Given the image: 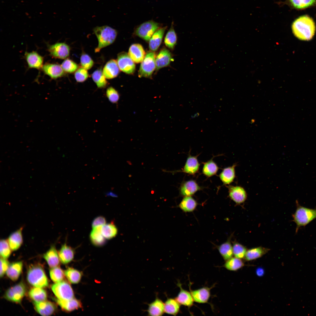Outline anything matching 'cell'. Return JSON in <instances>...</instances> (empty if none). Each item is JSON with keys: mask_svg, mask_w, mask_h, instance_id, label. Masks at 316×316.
Instances as JSON below:
<instances>
[{"mask_svg": "<svg viewBox=\"0 0 316 316\" xmlns=\"http://www.w3.org/2000/svg\"><path fill=\"white\" fill-rule=\"evenodd\" d=\"M24 56L28 68L38 70L41 69L43 65L44 58L37 52L26 51L25 53Z\"/></svg>", "mask_w": 316, "mask_h": 316, "instance_id": "cell-14", "label": "cell"}, {"mask_svg": "<svg viewBox=\"0 0 316 316\" xmlns=\"http://www.w3.org/2000/svg\"><path fill=\"white\" fill-rule=\"evenodd\" d=\"M197 203L191 196H185L183 198L179 206L185 212H190L196 208Z\"/></svg>", "mask_w": 316, "mask_h": 316, "instance_id": "cell-35", "label": "cell"}, {"mask_svg": "<svg viewBox=\"0 0 316 316\" xmlns=\"http://www.w3.org/2000/svg\"><path fill=\"white\" fill-rule=\"evenodd\" d=\"M228 187L230 198L236 204L243 203L246 200L247 193L243 187L238 186H229Z\"/></svg>", "mask_w": 316, "mask_h": 316, "instance_id": "cell-11", "label": "cell"}, {"mask_svg": "<svg viewBox=\"0 0 316 316\" xmlns=\"http://www.w3.org/2000/svg\"><path fill=\"white\" fill-rule=\"evenodd\" d=\"M180 305L175 298H167L164 303V312L176 316L179 312Z\"/></svg>", "mask_w": 316, "mask_h": 316, "instance_id": "cell-33", "label": "cell"}, {"mask_svg": "<svg viewBox=\"0 0 316 316\" xmlns=\"http://www.w3.org/2000/svg\"><path fill=\"white\" fill-rule=\"evenodd\" d=\"M147 310L148 315L152 316L162 315L164 312V303L157 297L155 300L148 304Z\"/></svg>", "mask_w": 316, "mask_h": 316, "instance_id": "cell-26", "label": "cell"}, {"mask_svg": "<svg viewBox=\"0 0 316 316\" xmlns=\"http://www.w3.org/2000/svg\"><path fill=\"white\" fill-rule=\"evenodd\" d=\"M200 164L197 156L189 155L182 171L191 175L196 173L199 169Z\"/></svg>", "mask_w": 316, "mask_h": 316, "instance_id": "cell-28", "label": "cell"}, {"mask_svg": "<svg viewBox=\"0 0 316 316\" xmlns=\"http://www.w3.org/2000/svg\"><path fill=\"white\" fill-rule=\"evenodd\" d=\"M155 53L152 51H148L146 53L144 59L141 62L138 71L139 77L150 78L156 69Z\"/></svg>", "mask_w": 316, "mask_h": 316, "instance_id": "cell-5", "label": "cell"}, {"mask_svg": "<svg viewBox=\"0 0 316 316\" xmlns=\"http://www.w3.org/2000/svg\"><path fill=\"white\" fill-rule=\"evenodd\" d=\"M49 274L51 279L55 283L63 281L65 275L63 270L58 266L51 268Z\"/></svg>", "mask_w": 316, "mask_h": 316, "instance_id": "cell-43", "label": "cell"}, {"mask_svg": "<svg viewBox=\"0 0 316 316\" xmlns=\"http://www.w3.org/2000/svg\"><path fill=\"white\" fill-rule=\"evenodd\" d=\"M93 31L98 40V46L95 50L96 53L113 43L117 34L116 30L107 25L97 26Z\"/></svg>", "mask_w": 316, "mask_h": 316, "instance_id": "cell-2", "label": "cell"}, {"mask_svg": "<svg viewBox=\"0 0 316 316\" xmlns=\"http://www.w3.org/2000/svg\"><path fill=\"white\" fill-rule=\"evenodd\" d=\"M233 255L237 258L244 259L247 250L246 247L237 242L233 243L232 246Z\"/></svg>", "mask_w": 316, "mask_h": 316, "instance_id": "cell-44", "label": "cell"}, {"mask_svg": "<svg viewBox=\"0 0 316 316\" xmlns=\"http://www.w3.org/2000/svg\"><path fill=\"white\" fill-rule=\"evenodd\" d=\"M25 284L20 282L8 289L5 292L4 297L6 300L16 303H20L26 292Z\"/></svg>", "mask_w": 316, "mask_h": 316, "instance_id": "cell-8", "label": "cell"}, {"mask_svg": "<svg viewBox=\"0 0 316 316\" xmlns=\"http://www.w3.org/2000/svg\"><path fill=\"white\" fill-rule=\"evenodd\" d=\"M61 66L65 72L69 73H72L75 71L78 67L76 63L69 59H65L62 63Z\"/></svg>", "mask_w": 316, "mask_h": 316, "instance_id": "cell-45", "label": "cell"}, {"mask_svg": "<svg viewBox=\"0 0 316 316\" xmlns=\"http://www.w3.org/2000/svg\"><path fill=\"white\" fill-rule=\"evenodd\" d=\"M105 218L102 216H98L94 219L92 223L93 228L99 226H102L106 224Z\"/></svg>", "mask_w": 316, "mask_h": 316, "instance_id": "cell-50", "label": "cell"}, {"mask_svg": "<svg viewBox=\"0 0 316 316\" xmlns=\"http://www.w3.org/2000/svg\"><path fill=\"white\" fill-rule=\"evenodd\" d=\"M296 202L297 208L292 217L293 221L296 225V232L297 233L300 227L305 226L316 218V209L302 206L298 201Z\"/></svg>", "mask_w": 316, "mask_h": 316, "instance_id": "cell-3", "label": "cell"}, {"mask_svg": "<svg viewBox=\"0 0 316 316\" xmlns=\"http://www.w3.org/2000/svg\"><path fill=\"white\" fill-rule=\"evenodd\" d=\"M29 295L34 301L39 302L46 300L47 294L46 291L42 288L35 287L31 289Z\"/></svg>", "mask_w": 316, "mask_h": 316, "instance_id": "cell-37", "label": "cell"}, {"mask_svg": "<svg viewBox=\"0 0 316 316\" xmlns=\"http://www.w3.org/2000/svg\"><path fill=\"white\" fill-rule=\"evenodd\" d=\"M128 54L135 63H139L142 61L146 54L142 45L136 43L130 46Z\"/></svg>", "mask_w": 316, "mask_h": 316, "instance_id": "cell-17", "label": "cell"}, {"mask_svg": "<svg viewBox=\"0 0 316 316\" xmlns=\"http://www.w3.org/2000/svg\"><path fill=\"white\" fill-rule=\"evenodd\" d=\"M91 76L92 80L98 87L103 88L107 85V81L101 69H99L95 71Z\"/></svg>", "mask_w": 316, "mask_h": 316, "instance_id": "cell-41", "label": "cell"}, {"mask_svg": "<svg viewBox=\"0 0 316 316\" xmlns=\"http://www.w3.org/2000/svg\"><path fill=\"white\" fill-rule=\"evenodd\" d=\"M117 61L120 70L123 72L128 74H132L135 72V62L126 52L123 51L118 54Z\"/></svg>", "mask_w": 316, "mask_h": 316, "instance_id": "cell-9", "label": "cell"}, {"mask_svg": "<svg viewBox=\"0 0 316 316\" xmlns=\"http://www.w3.org/2000/svg\"><path fill=\"white\" fill-rule=\"evenodd\" d=\"M277 3L281 6L287 5L292 8L302 10L316 6V0H286Z\"/></svg>", "mask_w": 316, "mask_h": 316, "instance_id": "cell-13", "label": "cell"}, {"mask_svg": "<svg viewBox=\"0 0 316 316\" xmlns=\"http://www.w3.org/2000/svg\"><path fill=\"white\" fill-rule=\"evenodd\" d=\"M199 115V114L198 113H197L195 114L194 115H192L191 116V118H193L196 117H197Z\"/></svg>", "mask_w": 316, "mask_h": 316, "instance_id": "cell-53", "label": "cell"}, {"mask_svg": "<svg viewBox=\"0 0 316 316\" xmlns=\"http://www.w3.org/2000/svg\"><path fill=\"white\" fill-rule=\"evenodd\" d=\"M51 289L57 298L62 300H69L74 298V293L70 285L64 281L55 283Z\"/></svg>", "mask_w": 316, "mask_h": 316, "instance_id": "cell-7", "label": "cell"}, {"mask_svg": "<svg viewBox=\"0 0 316 316\" xmlns=\"http://www.w3.org/2000/svg\"><path fill=\"white\" fill-rule=\"evenodd\" d=\"M264 270L262 269L259 268L257 269L256 271V273L258 276H261L263 275L264 274Z\"/></svg>", "mask_w": 316, "mask_h": 316, "instance_id": "cell-52", "label": "cell"}, {"mask_svg": "<svg viewBox=\"0 0 316 316\" xmlns=\"http://www.w3.org/2000/svg\"><path fill=\"white\" fill-rule=\"evenodd\" d=\"M43 257L51 268L57 267L59 263L60 259L54 245L51 246L49 249L43 255Z\"/></svg>", "mask_w": 316, "mask_h": 316, "instance_id": "cell-27", "label": "cell"}, {"mask_svg": "<svg viewBox=\"0 0 316 316\" xmlns=\"http://www.w3.org/2000/svg\"><path fill=\"white\" fill-rule=\"evenodd\" d=\"M174 22H172L171 26L166 35L164 40L165 45L171 50L174 49L177 41V36L174 28Z\"/></svg>", "mask_w": 316, "mask_h": 316, "instance_id": "cell-34", "label": "cell"}, {"mask_svg": "<svg viewBox=\"0 0 316 316\" xmlns=\"http://www.w3.org/2000/svg\"><path fill=\"white\" fill-rule=\"evenodd\" d=\"M9 262L6 259L1 257L0 276H3L9 266Z\"/></svg>", "mask_w": 316, "mask_h": 316, "instance_id": "cell-51", "label": "cell"}, {"mask_svg": "<svg viewBox=\"0 0 316 316\" xmlns=\"http://www.w3.org/2000/svg\"><path fill=\"white\" fill-rule=\"evenodd\" d=\"M224 265V267L231 271H236L243 267L244 264L241 259L232 257L226 261Z\"/></svg>", "mask_w": 316, "mask_h": 316, "instance_id": "cell-40", "label": "cell"}, {"mask_svg": "<svg viewBox=\"0 0 316 316\" xmlns=\"http://www.w3.org/2000/svg\"><path fill=\"white\" fill-rule=\"evenodd\" d=\"M64 273L68 281L71 284H78L81 279L82 272L73 268H68L65 271Z\"/></svg>", "mask_w": 316, "mask_h": 316, "instance_id": "cell-38", "label": "cell"}, {"mask_svg": "<svg viewBox=\"0 0 316 316\" xmlns=\"http://www.w3.org/2000/svg\"><path fill=\"white\" fill-rule=\"evenodd\" d=\"M236 164L232 166L225 168L219 175L220 179L225 185H229L234 181L235 177V168Z\"/></svg>", "mask_w": 316, "mask_h": 316, "instance_id": "cell-31", "label": "cell"}, {"mask_svg": "<svg viewBox=\"0 0 316 316\" xmlns=\"http://www.w3.org/2000/svg\"><path fill=\"white\" fill-rule=\"evenodd\" d=\"M102 226L93 228L90 235V238L92 244L96 247H101L104 245L106 239L101 232Z\"/></svg>", "mask_w": 316, "mask_h": 316, "instance_id": "cell-30", "label": "cell"}, {"mask_svg": "<svg viewBox=\"0 0 316 316\" xmlns=\"http://www.w3.org/2000/svg\"><path fill=\"white\" fill-rule=\"evenodd\" d=\"M117 61L112 59L108 61L103 69V73L106 78L111 79L116 77L120 72Z\"/></svg>", "mask_w": 316, "mask_h": 316, "instance_id": "cell-18", "label": "cell"}, {"mask_svg": "<svg viewBox=\"0 0 316 316\" xmlns=\"http://www.w3.org/2000/svg\"><path fill=\"white\" fill-rule=\"evenodd\" d=\"M23 262L19 261L13 263L9 265L6 273L7 276L13 281L16 280L22 271Z\"/></svg>", "mask_w": 316, "mask_h": 316, "instance_id": "cell-32", "label": "cell"}, {"mask_svg": "<svg viewBox=\"0 0 316 316\" xmlns=\"http://www.w3.org/2000/svg\"><path fill=\"white\" fill-rule=\"evenodd\" d=\"M210 288L207 287L190 290V293L194 301L196 303H204L207 302L210 296Z\"/></svg>", "mask_w": 316, "mask_h": 316, "instance_id": "cell-22", "label": "cell"}, {"mask_svg": "<svg viewBox=\"0 0 316 316\" xmlns=\"http://www.w3.org/2000/svg\"><path fill=\"white\" fill-rule=\"evenodd\" d=\"M27 279L28 282L35 287L43 288L48 285V279L44 269L39 265H33L30 267Z\"/></svg>", "mask_w": 316, "mask_h": 316, "instance_id": "cell-4", "label": "cell"}, {"mask_svg": "<svg viewBox=\"0 0 316 316\" xmlns=\"http://www.w3.org/2000/svg\"><path fill=\"white\" fill-rule=\"evenodd\" d=\"M47 49L50 55L56 59H65L70 54V47L65 43L57 42L48 45Z\"/></svg>", "mask_w": 316, "mask_h": 316, "instance_id": "cell-10", "label": "cell"}, {"mask_svg": "<svg viewBox=\"0 0 316 316\" xmlns=\"http://www.w3.org/2000/svg\"><path fill=\"white\" fill-rule=\"evenodd\" d=\"M43 73L51 78L56 79L63 76L65 71L61 65L57 63H47L41 68Z\"/></svg>", "mask_w": 316, "mask_h": 316, "instance_id": "cell-12", "label": "cell"}, {"mask_svg": "<svg viewBox=\"0 0 316 316\" xmlns=\"http://www.w3.org/2000/svg\"><path fill=\"white\" fill-rule=\"evenodd\" d=\"M161 27L159 23L153 20H149L138 26L135 30L134 34L145 41L148 42L154 33Z\"/></svg>", "mask_w": 316, "mask_h": 316, "instance_id": "cell-6", "label": "cell"}, {"mask_svg": "<svg viewBox=\"0 0 316 316\" xmlns=\"http://www.w3.org/2000/svg\"><path fill=\"white\" fill-rule=\"evenodd\" d=\"M106 96L111 103H117L119 99L120 96L118 92L112 87H109L106 92Z\"/></svg>", "mask_w": 316, "mask_h": 316, "instance_id": "cell-49", "label": "cell"}, {"mask_svg": "<svg viewBox=\"0 0 316 316\" xmlns=\"http://www.w3.org/2000/svg\"><path fill=\"white\" fill-rule=\"evenodd\" d=\"M75 79L78 82H83L86 80L89 77L87 70L83 67L78 68L74 74Z\"/></svg>", "mask_w": 316, "mask_h": 316, "instance_id": "cell-48", "label": "cell"}, {"mask_svg": "<svg viewBox=\"0 0 316 316\" xmlns=\"http://www.w3.org/2000/svg\"><path fill=\"white\" fill-rule=\"evenodd\" d=\"M11 249L7 240L2 239L0 241V254L1 257L6 259L10 256Z\"/></svg>", "mask_w": 316, "mask_h": 316, "instance_id": "cell-46", "label": "cell"}, {"mask_svg": "<svg viewBox=\"0 0 316 316\" xmlns=\"http://www.w3.org/2000/svg\"><path fill=\"white\" fill-rule=\"evenodd\" d=\"M177 286L180 288V291L175 298V299L180 305L188 307L192 306L194 300L190 292L183 289L179 281L177 283Z\"/></svg>", "mask_w": 316, "mask_h": 316, "instance_id": "cell-21", "label": "cell"}, {"mask_svg": "<svg viewBox=\"0 0 316 316\" xmlns=\"http://www.w3.org/2000/svg\"><path fill=\"white\" fill-rule=\"evenodd\" d=\"M291 28L293 33L298 39L309 40L313 37L315 25L313 19L307 15L300 16L293 22Z\"/></svg>", "mask_w": 316, "mask_h": 316, "instance_id": "cell-1", "label": "cell"}, {"mask_svg": "<svg viewBox=\"0 0 316 316\" xmlns=\"http://www.w3.org/2000/svg\"><path fill=\"white\" fill-rule=\"evenodd\" d=\"M218 249L224 259L226 261L233 256V247L230 240L222 244Z\"/></svg>", "mask_w": 316, "mask_h": 316, "instance_id": "cell-36", "label": "cell"}, {"mask_svg": "<svg viewBox=\"0 0 316 316\" xmlns=\"http://www.w3.org/2000/svg\"><path fill=\"white\" fill-rule=\"evenodd\" d=\"M167 27H161L153 35L149 42V48L152 51H157L160 46Z\"/></svg>", "mask_w": 316, "mask_h": 316, "instance_id": "cell-24", "label": "cell"}, {"mask_svg": "<svg viewBox=\"0 0 316 316\" xmlns=\"http://www.w3.org/2000/svg\"><path fill=\"white\" fill-rule=\"evenodd\" d=\"M172 59L170 51L165 48L161 49L156 57L155 59L156 70L169 66Z\"/></svg>", "mask_w": 316, "mask_h": 316, "instance_id": "cell-15", "label": "cell"}, {"mask_svg": "<svg viewBox=\"0 0 316 316\" xmlns=\"http://www.w3.org/2000/svg\"><path fill=\"white\" fill-rule=\"evenodd\" d=\"M218 169L217 164L211 159L204 163L202 171L204 175L209 177L216 174Z\"/></svg>", "mask_w": 316, "mask_h": 316, "instance_id": "cell-42", "label": "cell"}, {"mask_svg": "<svg viewBox=\"0 0 316 316\" xmlns=\"http://www.w3.org/2000/svg\"><path fill=\"white\" fill-rule=\"evenodd\" d=\"M80 64L82 67L88 70L93 66L94 62L91 57L87 54L83 53L80 58Z\"/></svg>", "mask_w": 316, "mask_h": 316, "instance_id": "cell-47", "label": "cell"}, {"mask_svg": "<svg viewBox=\"0 0 316 316\" xmlns=\"http://www.w3.org/2000/svg\"><path fill=\"white\" fill-rule=\"evenodd\" d=\"M58 253L61 262L63 264H66L73 259L75 251L73 248L65 243L62 245Z\"/></svg>", "mask_w": 316, "mask_h": 316, "instance_id": "cell-23", "label": "cell"}, {"mask_svg": "<svg viewBox=\"0 0 316 316\" xmlns=\"http://www.w3.org/2000/svg\"><path fill=\"white\" fill-rule=\"evenodd\" d=\"M57 303L64 311L70 312L81 308L82 304L78 300L73 298L67 300L54 299Z\"/></svg>", "mask_w": 316, "mask_h": 316, "instance_id": "cell-19", "label": "cell"}, {"mask_svg": "<svg viewBox=\"0 0 316 316\" xmlns=\"http://www.w3.org/2000/svg\"><path fill=\"white\" fill-rule=\"evenodd\" d=\"M201 189V187L195 181L190 180L182 183L180 186V192L182 196H191Z\"/></svg>", "mask_w": 316, "mask_h": 316, "instance_id": "cell-20", "label": "cell"}, {"mask_svg": "<svg viewBox=\"0 0 316 316\" xmlns=\"http://www.w3.org/2000/svg\"><path fill=\"white\" fill-rule=\"evenodd\" d=\"M269 248L260 246L247 250L244 258L246 261H251L260 258L269 250Z\"/></svg>", "mask_w": 316, "mask_h": 316, "instance_id": "cell-29", "label": "cell"}, {"mask_svg": "<svg viewBox=\"0 0 316 316\" xmlns=\"http://www.w3.org/2000/svg\"><path fill=\"white\" fill-rule=\"evenodd\" d=\"M23 229L22 227L20 228L11 233L8 238V241L12 251L17 250L23 244Z\"/></svg>", "mask_w": 316, "mask_h": 316, "instance_id": "cell-25", "label": "cell"}, {"mask_svg": "<svg viewBox=\"0 0 316 316\" xmlns=\"http://www.w3.org/2000/svg\"><path fill=\"white\" fill-rule=\"evenodd\" d=\"M101 232L104 237L110 240L115 237L118 233V229L112 222L106 224L102 226Z\"/></svg>", "mask_w": 316, "mask_h": 316, "instance_id": "cell-39", "label": "cell"}, {"mask_svg": "<svg viewBox=\"0 0 316 316\" xmlns=\"http://www.w3.org/2000/svg\"><path fill=\"white\" fill-rule=\"evenodd\" d=\"M36 311L42 316H49L53 314L56 309V306L53 303L46 300L37 302L33 301Z\"/></svg>", "mask_w": 316, "mask_h": 316, "instance_id": "cell-16", "label": "cell"}]
</instances>
